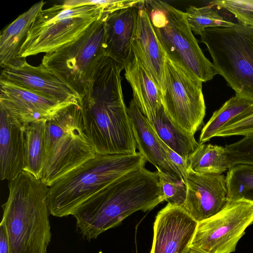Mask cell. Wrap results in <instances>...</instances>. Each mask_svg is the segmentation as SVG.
Listing matches in <instances>:
<instances>
[{"label":"cell","instance_id":"obj_1","mask_svg":"<svg viewBox=\"0 0 253 253\" xmlns=\"http://www.w3.org/2000/svg\"><path fill=\"white\" fill-rule=\"evenodd\" d=\"M123 67L105 54L81 99L85 132L97 154H134L137 148L122 88Z\"/></svg>","mask_w":253,"mask_h":253},{"label":"cell","instance_id":"obj_2","mask_svg":"<svg viewBox=\"0 0 253 253\" xmlns=\"http://www.w3.org/2000/svg\"><path fill=\"white\" fill-rule=\"evenodd\" d=\"M164 201L157 171L144 167L115 180L82 204L72 215L79 232L90 241L132 213L152 210Z\"/></svg>","mask_w":253,"mask_h":253},{"label":"cell","instance_id":"obj_3","mask_svg":"<svg viewBox=\"0 0 253 253\" xmlns=\"http://www.w3.org/2000/svg\"><path fill=\"white\" fill-rule=\"evenodd\" d=\"M8 187L1 222L8 235L9 253H47L51 239L48 187L24 170Z\"/></svg>","mask_w":253,"mask_h":253},{"label":"cell","instance_id":"obj_4","mask_svg":"<svg viewBox=\"0 0 253 253\" xmlns=\"http://www.w3.org/2000/svg\"><path fill=\"white\" fill-rule=\"evenodd\" d=\"M147 160L134 154H97L48 187L50 214L62 217L73 215L84 202L124 174L144 168Z\"/></svg>","mask_w":253,"mask_h":253},{"label":"cell","instance_id":"obj_5","mask_svg":"<svg viewBox=\"0 0 253 253\" xmlns=\"http://www.w3.org/2000/svg\"><path fill=\"white\" fill-rule=\"evenodd\" d=\"M44 149L41 179L48 187L97 155L85 132L79 104L47 121Z\"/></svg>","mask_w":253,"mask_h":253},{"label":"cell","instance_id":"obj_6","mask_svg":"<svg viewBox=\"0 0 253 253\" xmlns=\"http://www.w3.org/2000/svg\"><path fill=\"white\" fill-rule=\"evenodd\" d=\"M217 73L235 95L253 103V29L239 23L209 27L200 35Z\"/></svg>","mask_w":253,"mask_h":253},{"label":"cell","instance_id":"obj_7","mask_svg":"<svg viewBox=\"0 0 253 253\" xmlns=\"http://www.w3.org/2000/svg\"><path fill=\"white\" fill-rule=\"evenodd\" d=\"M144 6L165 53L203 82L212 80L217 73L201 49L185 12L161 0H144Z\"/></svg>","mask_w":253,"mask_h":253},{"label":"cell","instance_id":"obj_8","mask_svg":"<svg viewBox=\"0 0 253 253\" xmlns=\"http://www.w3.org/2000/svg\"><path fill=\"white\" fill-rule=\"evenodd\" d=\"M104 15V8L96 5L67 8L55 4L42 9L35 18L18 57L52 52L76 40Z\"/></svg>","mask_w":253,"mask_h":253},{"label":"cell","instance_id":"obj_9","mask_svg":"<svg viewBox=\"0 0 253 253\" xmlns=\"http://www.w3.org/2000/svg\"><path fill=\"white\" fill-rule=\"evenodd\" d=\"M103 15L76 40L46 53L41 65L70 86L81 98L92 83L95 66L105 53Z\"/></svg>","mask_w":253,"mask_h":253},{"label":"cell","instance_id":"obj_10","mask_svg":"<svg viewBox=\"0 0 253 253\" xmlns=\"http://www.w3.org/2000/svg\"><path fill=\"white\" fill-rule=\"evenodd\" d=\"M163 106L171 120L194 135L203 124L206 105L202 81L181 63L165 54Z\"/></svg>","mask_w":253,"mask_h":253},{"label":"cell","instance_id":"obj_11","mask_svg":"<svg viewBox=\"0 0 253 253\" xmlns=\"http://www.w3.org/2000/svg\"><path fill=\"white\" fill-rule=\"evenodd\" d=\"M253 223V201H228L217 213L198 222L190 248L202 253H232Z\"/></svg>","mask_w":253,"mask_h":253},{"label":"cell","instance_id":"obj_12","mask_svg":"<svg viewBox=\"0 0 253 253\" xmlns=\"http://www.w3.org/2000/svg\"><path fill=\"white\" fill-rule=\"evenodd\" d=\"M0 105L25 125L49 120L73 104L0 79Z\"/></svg>","mask_w":253,"mask_h":253},{"label":"cell","instance_id":"obj_13","mask_svg":"<svg viewBox=\"0 0 253 253\" xmlns=\"http://www.w3.org/2000/svg\"><path fill=\"white\" fill-rule=\"evenodd\" d=\"M186 184V198L182 207L198 222L217 213L228 202L223 174L201 173L187 169Z\"/></svg>","mask_w":253,"mask_h":253},{"label":"cell","instance_id":"obj_14","mask_svg":"<svg viewBox=\"0 0 253 253\" xmlns=\"http://www.w3.org/2000/svg\"><path fill=\"white\" fill-rule=\"evenodd\" d=\"M198 223L182 207L168 204L156 216L150 253H188Z\"/></svg>","mask_w":253,"mask_h":253},{"label":"cell","instance_id":"obj_15","mask_svg":"<svg viewBox=\"0 0 253 253\" xmlns=\"http://www.w3.org/2000/svg\"><path fill=\"white\" fill-rule=\"evenodd\" d=\"M3 68L0 79L63 102L79 104V95L41 64L34 66L27 62L25 57H18Z\"/></svg>","mask_w":253,"mask_h":253},{"label":"cell","instance_id":"obj_16","mask_svg":"<svg viewBox=\"0 0 253 253\" xmlns=\"http://www.w3.org/2000/svg\"><path fill=\"white\" fill-rule=\"evenodd\" d=\"M27 126L20 122L0 105V176L1 180H12L24 170L25 132Z\"/></svg>","mask_w":253,"mask_h":253},{"label":"cell","instance_id":"obj_17","mask_svg":"<svg viewBox=\"0 0 253 253\" xmlns=\"http://www.w3.org/2000/svg\"><path fill=\"white\" fill-rule=\"evenodd\" d=\"M144 1L139 6L132 48L151 74L162 94L165 86V54L144 6Z\"/></svg>","mask_w":253,"mask_h":253},{"label":"cell","instance_id":"obj_18","mask_svg":"<svg viewBox=\"0 0 253 253\" xmlns=\"http://www.w3.org/2000/svg\"><path fill=\"white\" fill-rule=\"evenodd\" d=\"M140 3L114 12L105 20L106 55L124 69L131 53Z\"/></svg>","mask_w":253,"mask_h":253},{"label":"cell","instance_id":"obj_19","mask_svg":"<svg viewBox=\"0 0 253 253\" xmlns=\"http://www.w3.org/2000/svg\"><path fill=\"white\" fill-rule=\"evenodd\" d=\"M125 77L133 91L132 99L148 118L163 106L161 91L143 62L131 48L125 66Z\"/></svg>","mask_w":253,"mask_h":253},{"label":"cell","instance_id":"obj_20","mask_svg":"<svg viewBox=\"0 0 253 253\" xmlns=\"http://www.w3.org/2000/svg\"><path fill=\"white\" fill-rule=\"evenodd\" d=\"M127 113L139 152L157 168V171L175 173L186 183L181 173L170 161L147 118L132 99L127 107Z\"/></svg>","mask_w":253,"mask_h":253},{"label":"cell","instance_id":"obj_21","mask_svg":"<svg viewBox=\"0 0 253 253\" xmlns=\"http://www.w3.org/2000/svg\"><path fill=\"white\" fill-rule=\"evenodd\" d=\"M45 2L41 0L20 15L0 35V65L3 68L18 57L30 28Z\"/></svg>","mask_w":253,"mask_h":253},{"label":"cell","instance_id":"obj_22","mask_svg":"<svg viewBox=\"0 0 253 253\" xmlns=\"http://www.w3.org/2000/svg\"><path fill=\"white\" fill-rule=\"evenodd\" d=\"M146 118L158 138L187 163L189 155L200 144L194 135L179 128L166 114L163 106Z\"/></svg>","mask_w":253,"mask_h":253},{"label":"cell","instance_id":"obj_23","mask_svg":"<svg viewBox=\"0 0 253 253\" xmlns=\"http://www.w3.org/2000/svg\"><path fill=\"white\" fill-rule=\"evenodd\" d=\"M47 120H41L28 124L25 135L26 170L38 178L41 177L44 160V134Z\"/></svg>","mask_w":253,"mask_h":253},{"label":"cell","instance_id":"obj_24","mask_svg":"<svg viewBox=\"0 0 253 253\" xmlns=\"http://www.w3.org/2000/svg\"><path fill=\"white\" fill-rule=\"evenodd\" d=\"M187 164V169L201 173L223 174L229 169L225 147L211 144L200 143Z\"/></svg>","mask_w":253,"mask_h":253},{"label":"cell","instance_id":"obj_25","mask_svg":"<svg viewBox=\"0 0 253 253\" xmlns=\"http://www.w3.org/2000/svg\"><path fill=\"white\" fill-rule=\"evenodd\" d=\"M252 103L236 95L226 101L219 109L213 112L210 119L203 127L200 135L199 143L203 144L214 137L221 127Z\"/></svg>","mask_w":253,"mask_h":253},{"label":"cell","instance_id":"obj_26","mask_svg":"<svg viewBox=\"0 0 253 253\" xmlns=\"http://www.w3.org/2000/svg\"><path fill=\"white\" fill-rule=\"evenodd\" d=\"M228 201L245 199L253 202V165L239 164L225 176Z\"/></svg>","mask_w":253,"mask_h":253},{"label":"cell","instance_id":"obj_27","mask_svg":"<svg viewBox=\"0 0 253 253\" xmlns=\"http://www.w3.org/2000/svg\"><path fill=\"white\" fill-rule=\"evenodd\" d=\"M185 13L192 32L200 36L207 28L228 26L233 23L225 19L210 5L199 7L190 5Z\"/></svg>","mask_w":253,"mask_h":253},{"label":"cell","instance_id":"obj_28","mask_svg":"<svg viewBox=\"0 0 253 253\" xmlns=\"http://www.w3.org/2000/svg\"><path fill=\"white\" fill-rule=\"evenodd\" d=\"M161 194L164 201L174 206L182 207L187 195L185 181L176 173L157 171Z\"/></svg>","mask_w":253,"mask_h":253},{"label":"cell","instance_id":"obj_29","mask_svg":"<svg viewBox=\"0 0 253 253\" xmlns=\"http://www.w3.org/2000/svg\"><path fill=\"white\" fill-rule=\"evenodd\" d=\"M253 134V103L221 127L214 137Z\"/></svg>","mask_w":253,"mask_h":253},{"label":"cell","instance_id":"obj_30","mask_svg":"<svg viewBox=\"0 0 253 253\" xmlns=\"http://www.w3.org/2000/svg\"><path fill=\"white\" fill-rule=\"evenodd\" d=\"M209 5L227 10L239 24L253 29V0H214Z\"/></svg>","mask_w":253,"mask_h":253},{"label":"cell","instance_id":"obj_31","mask_svg":"<svg viewBox=\"0 0 253 253\" xmlns=\"http://www.w3.org/2000/svg\"><path fill=\"white\" fill-rule=\"evenodd\" d=\"M224 147L229 169L239 164L253 165V134L244 136Z\"/></svg>","mask_w":253,"mask_h":253},{"label":"cell","instance_id":"obj_32","mask_svg":"<svg viewBox=\"0 0 253 253\" xmlns=\"http://www.w3.org/2000/svg\"><path fill=\"white\" fill-rule=\"evenodd\" d=\"M143 0H66L62 3L67 8L86 5L100 6L104 8L105 14L109 15L121 9L135 6Z\"/></svg>","mask_w":253,"mask_h":253},{"label":"cell","instance_id":"obj_33","mask_svg":"<svg viewBox=\"0 0 253 253\" xmlns=\"http://www.w3.org/2000/svg\"><path fill=\"white\" fill-rule=\"evenodd\" d=\"M160 142L167 154L170 161L181 173L186 182V173L187 172V163L180 155L169 148L160 139Z\"/></svg>","mask_w":253,"mask_h":253},{"label":"cell","instance_id":"obj_34","mask_svg":"<svg viewBox=\"0 0 253 253\" xmlns=\"http://www.w3.org/2000/svg\"><path fill=\"white\" fill-rule=\"evenodd\" d=\"M10 248L8 235L4 224H0V253H9Z\"/></svg>","mask_w":253,"mask_h":253},{"label":"cell","instance_id":"obj_35","mask_svg":"<svg viewBox=\"0 0 253 253\" xmlns=\"http://www.w3.org/2000/svg\"><path fill=\"white\" fill-rule=\"evenodd\" d=\"M188 253H202L199 252L197 251H195L194 250H193V249L190 248L188 252Z\"/></svg>","mask_w":253,"mask_h":253}]
</instances>
